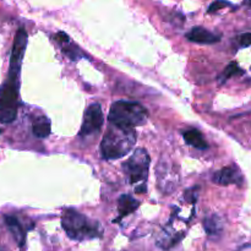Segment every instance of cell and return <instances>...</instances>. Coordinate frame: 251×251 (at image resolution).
<instances>
[{
    "instance_id": "obj_17",
    "label": "cell",
    "mask_w": 251,
    "mask_h": 251,
    "mask_svg": "<svg viewBox=\"0 0 251 251\" xmlns=\"http://www.w3.org/2000/svg\"><path fill=\"white\" fill-rule=\"evenodd\" d=\"M239 46L242 48H248V47L251 46V33L248 32V33H243L242 36L239 37Z\"/></svg>"
},
{
    "instance_id": "obj_11",
    "label": "cell",
    "mask_w": 251,
    "mask_h": 251,
    "mask_svg": "<svg viewBox=\"0 0 251 251\" xmlns=\"http://www.w3.org/2000/svg\"><path fill=\"white\" fill-rule=\"evenodd\" d=\"M140 202L136 199L132 198L131 195H127V194H123L119 199H118V212H119V218L125 217V216L130 215V213L135 212V211L139 208Z\"/></svg>"
},
{
    "instance_id": "obj_1",
    "label": "cell",
    "mask_w": 251,
    "mask_h": 251,
    "mask_svg": "<svg viewBox=\"0 0 251 251\" xmlns=\"http://www.w3.org/2000/svg\"><path fill=\"white\" fill-rule=\"evenodd\" d=\"M27 47V33L25 28L17 29L12 44L7 78L0 86V123L10 124L17 117L19 109V86L22 60Z\"/></svg>"
},
{
    "instance_id": "obj_16",
    "label": "cell",
    "mask_w": 251,
    "mask_h": 251,
    "mask_svg": "<svg viewBox=\"0 0 251 251\" xmlns=\"http://www.w3.org/2000/svg\"><path fill=\"white\" fill-rule=\"evenodd\" d=\"M227 6H230V2L227 1V0H216V1H213L212 4L208 6L207 12L208 14H213V12H217L218 10L225 9V7Z\"/></svg>"
},
{
    "instance_id": "obj_20",
    "label": "cell",
    "mask_w": 251,
    "mask_h": 251,
    "mask_svg": "<svg viewBox=\"0 0 251 251\" xmlns=\"http://www.w3.org/2000/svg\"><path fill=\"white\" fill-rule=\"evenodd\" d=\"M244 4L247 5V6H249L251 9V0H244Z\"/></svg>"
},
{
    "instance_id": "obj_18",
    "label": "cell",
    "mask_w": 251,
    "mask_h": 251,
    "mask_svg": "<svg viewBox=\"0 0 251 251\" xmlns=\"http://www.w3.org/2000/svg\"><path fill=\"white\" fill-rule=\"evenodd\" d=\"M55 37L56 41H58L59 43L63 44V46H65V44H68L69 42H70V37L66 33H64V32H58V33L55 34Z\"/></svg>"
},
{
    "instance_id": "obj_13",
    "label": "cell",
    "mask_w": 251,
    "mask_h": 251,
    "mask_svg": "<svg viewBox=\"0 0 251 251\" xmlns=\"http://www.w3.org/2000/svg\"><path fill=\"white\" fill-rule=\"evenodd\" d=\"M5 223H6L7 228L10 229V232L12 233L14 238L16 239L17 244L20 247L25 244V238H26V234H25V230L22 228L21 223L19 222L16 217L14 216H5Z\"/></svg>"
},
{
    "instance_id": "obj_6",
    "label": "cell",
    "mask_w": 251,
    "mask_h": 251,
    "mask_svg": "<svg viewBox=\"0 0 251 251\" xmlns=\"http://www.w3.org/2000/svg\"><path fill=\"white\" fill-rule=\"evenodd\" d=\"M103 123H104V118H103V112L102 108H100V103H92L85 110L82 125H81L78 136L86 137L91 136L93 134H97L102 129Z\"/></svg>"
},
{
    "instance_id": "obj_8",
    "label": "cell",
    "mask_w": 251,
    "mask_h": 251,
    "mask_svg": "<svg viewBox=\"0 0 251 251\" xmlns=\"http://www.w3.org/2000/svg\"><path fill=\"white\" fill-rule=\"evenodd\" d=\"M212 181L222 186L230 185V184L242 185L243 176L242 173H240L239 169H238V167L229 166V167H225V168L216 172L212 176Z\"/></svg>"
},
{
    "instance_id": "obj_19",
    "label": "cell",
    "mask_w": 251,
    "mask_h": 251,
    "mask_svg": "<svg viewBox=\"0 0 251 251\" xmlns=\"http://www.w3.org/2000/svg\"><path fill=\"white\" fill-rule=\"evenodd\" d=\"M146 191V186H145V184H142L141 186H137L136 188V193H145Z\"/></svg>"
},
{
    "instance_id": "obj_15",
    "label": "cell",
    "mask_w": 251,
    "mask_h": 251,
    "mask_svg": "<svg viewBox=\"0 0 251 251\" xmlns=\"http://www.w3.org/2000/svg\"><path fill=\"white\" fill-rule=\"evenodd\" d=\"M244 73V71L242 70V69L239 68V65H238V63H235V61H233V63H230L229 65L226 68V70L223 71L222 75L220 76V80H221V83L226 82L227 80H229L232 76L234 75H242V74Z\"/></svg>"
},
{
    "instance_id": "obj_5",
    "label": "cell",
    "mask_w": 251,
    "mask_h": 251,
    "mask_svg": "<svg viewBox=\"0 0 251 251\" xmlns=\"http://www.w3.org/2000/svg\"><path fill=\"white\" fill-rule=\"evenodd\" d=\"M151 159L149 152L145 149H137L134 153L123 163V171L130 184L145 181L149 176V168Z\"/></svg>"
},
{
    "instance_id": "obj_14",
    "label": "cell",
    "mask_w": 251,
    "mask_h": 251,
    "mask_svg": "<svg viewBox=\"0 0 251 251\" xmlns=\"http://www.w3.org/2000/svg\"><path fill=\"white\" fill-rule=\"evenodd\" d=\"M183 137H184V140H185L186 144L190 145V146H193V147H195V149L205 150L208 147L207 142H206L205 139L202 137V134H201V132L196 129H190V130H186V131H184Z\"/></svg>"
},
{
    "instance_id": "obj_2",
    "label": "cell",
    "mask_w": 251,
    "mask_h": 251,
    "mask_svg": "<svg viewBox=\"0 0 251 251\" xmlns=\"http://www.w3.org/2000/svg\"><path fill=\"white\" fill-rule=\"evenodd\" d=\"M61 227L66 235L75 242H86L100 238L103 228L100 222L88 218L74 208H66L61 215Z\"/></svg>"
},
{
    "instance_id": "obj_4",
    "label": "cell",
    "mask_w": 251,
    "mask_h": 251,
    "mask_svg": "<svg viewBox=\"0 0 251 251\" xmlns=\"http://www.w3.org/2000/svg\"><path fill=\"white\" fill-rule=\"evenodd\" d=\"M149 112L137 102L117 100L112 104L108 115L110 124L124 129H134L146 123Z\"/></svg>"
},
{
    "instance_id": "obj_3",
    "label": "cell",
    "mask_w": 251,
    "mask_h": 251,
    "mask_svg": "<svg viewBox=\"0 0 251 251\" xmlns=\"http://www.w3.org/2000/svg\"><path fill=\"white\" fill-rule=\"evenodd\" d=\"M136 144L134 129H124L110 124L100 142V152L104 159H118L126 156Z\"/></svg>"
},
{
    "instance_id": "obj_9",
    "label": "cell",
    "mask_w": 251,
    "mask_h": 251,
    "mask_svg": "<svg viewBox=\"0 0 251 251\" xmlns=\"http://www.w3.org/2000/svg\"><path fill=\"white\" fill-rule=\"evenodd\" d=\"M186 38L190 42L199 44H213L221 39L220 36L212 33L203 27H194L186 33Z\"/></svg>"
},
{
    "instance_id": "obj_12",
    "label": "cell",
    "mask_w": 251,
    "mask_h": 251,
    "mask_svg": "<svg viewBox=\"0 0 251 251\" xmlns=\"http://www.w3.org/2000/svg\"><path fill=\"white\" fill-rule=\"evenodd\" d=\"M51 127H50V120L44 115L41 117H36L32 122V132L38 139H46L50 135Z\"/></svg>"
},
{
    "instance_id": "obj_10",
    "label": "cell",
    "mask_w": 251,
    "mask_h": 251,
    "mask_svg": "<svg viewBox=\"0 0 251 251\" xmlns=\"http://www.w3.org/2000/svg\"><path fill=\"white\" fill-rule=\"evenodd\" d=\"M203 229H205L207 237L212 239H217L221 237L223 232V221L220 216L215 213H210L203 218Z\"/></svg>"
},
{
    "instance_id": "obj_7",
    "label": "cell",
    "mask_w": 251,
    "mask_h": 251,
    "mask_svg": "<svg viewBox=\"0 0 251 251\" xmlns=\"http://www.w3.org/2000/svg\"><path fill=\"white\" fill-rule=\"evenodd\" d=\"M158 186L164 194H169L176 189L178 184V176L176 174L174 168L169 167L168 163H159L158 166Z\"/></svg>"
}]
</instances>
